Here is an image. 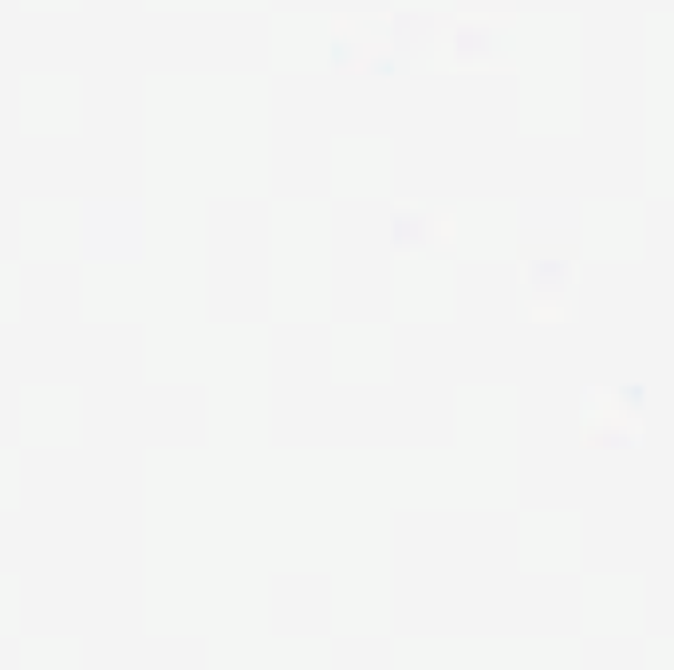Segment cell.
Instances as JSON below:
<instances>
[{
    "label": "cell",
    "instance_id": "obj_4",
    "mask_svg": "<svg viewBox=\"0 0 674 670\" xmlns=\"http://www.w3.org/2000/svg\"><path fill=\"white\" fill-rule=\"evenodd\" d=\"M391 237H395V245H399L403 253H410V249H422V213H418V205H414V201H399Z\"/></svg>",
    "mask_w": 674,
    "mask_h": 670
},
{
    "label": "cell",
    "instance_id": "obj_2",
    "mask_svg": "<svg viewBox=\"0 0 674 670\" xmlns=\"http://www.w3.org/2000/svg\"><path fill=\"white\" fill-rule=\"evenodd\" d=\"M576 276H580V268L568 257H537V261L525 265V280L540 292H564Z\"/></svg>",
    "mask_w": 674,
    "mask_h": 670
},
{
    "label": "cell",
    "instance_id": "obj_1",
    "mask_svg": "<svg viewBox=\"0 0 674 670\" xmlns=\"http://www.w3.org/2000/svg\"><path fill=\"white\" fill-rule=\"evenodd\" d=\"M422 245H430L438 253L458 249V209L454 205H434L422 213Z\"/></svg>",
    "mask_w": 674,
    "mask_h": 670
},
{
    "label": "cell",
    "instance_id": "obj_5",
    "mask_svg": "<svg viewBox=\"0 0 674 670\" xmlns=\"http://www.w3.org/2000/svg\"><path fill=\"white\" fill-rule=\"evenodd\" d=\"M332 32H336V40L351 44V40L363 36V20H359V16H347V12H336V16H332Z\"/></svg>",
    "mask_w": 674,
    "mask_h": 670
},
{
    "label": "cell",
    "instance_id": "obj_3",
    "mask_svg": "<svg viewBox=\"0 0 674 670\" xmlns=\"http://www.w3.org/2000/svg\"><path fill=\"white\" fill-rule=\"evenodd\" d=\"M533 324H568L572 320V300L564 292H540L525 304Z\"/></svg>",
    "mask_w": 674,
    "mask_h": 670
}]
</instances>
